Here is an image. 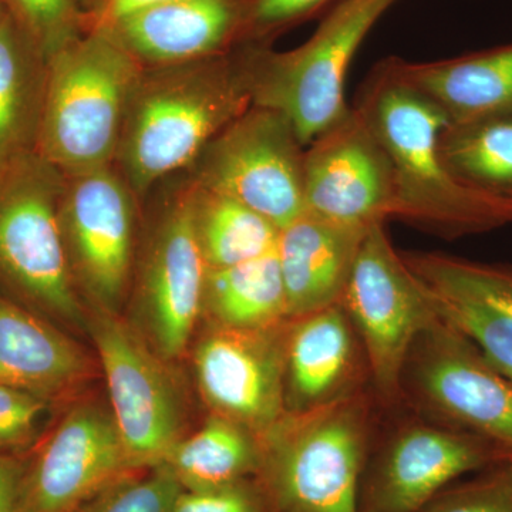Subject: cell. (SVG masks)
<instances>
[{"label": "cell", "mask_w": 512, "mask_h": 512, "mask_svg": "<svg viewBox=\"0 0 512 512\" xmlns=\"http://www.w3.org/2000/svg\"><path fill=\"white\" fill-rule=\"evenodd\" d=\"M424 286L437 316L467 336L484 359L512 383V319L478 299Z\"/></svg>", "instance_id": "83f0119b"}, {"label": "cell", "mask_w": 512, "mask_h": 512, "mask_svg": "<svg viewBox=\"0 0 512 512\" xmlns=\"http://www.w3.org/2000/svg\"><path fill=\"white\" fill-rule=\"evenodd\" d=\"M59 221L70 272L87 308L119 315L133 286L143 201L114 164L64 174Z\"/></svg>", "instance_id": "ba28073f"}, {"label": "cell", "mask_w": 512, "mask_h": 512, "mask_svg": "<svg viewBox=\"0 0 512 512\" xmlns=\"http://www.w3.org/2000/svg\"><path fill=\"white\" fill-rule=\"evenodd\" d=\"M92 376V359L76 340L0 293V384L57 404Z\"/></svg>", "instance_id": "ac0fdd59"}, {"label": "cell", "mask_w": 512, "mask_h": 512, "mask_svg": "<svg viewBox=\"0 0 512 512\" xmlns=\"http://www.w3.org/2000/svg\"><path fill=\"white\" fill-rule=\"evenodd\" d=\"M183 491L165 464L124 474L76 512H174Z\"/></svg>", "instance_id": "f1b7e54d"}, {"label": "cell", "mask_w": 512, "mask_h": 512, "mask_svg": "<svg viewBox=\"0 0 512 512\" xmlns=\"http://www.w3.org/2000/svg\"><path fill=\"white\" fill-rule=\"evenodd\" d=\"M340 305L362 338L377 390L396 396L410 350L437 313L426 286L387 237L386 224L367 229Z\"/></svg>", "instance_id": "30bf717a"}, {"label": "cell", "mask_w": 512, "mask_h": 512, "mask_svg": "<svg viewBox=\"0 0 512 512\" xmlns=\"http://www.w3.org/2000/svg\"><path fill=\"white\" fill-rule=\"evenodd\" d=\"M503 460V447L464 430L400 431L363 474L359 512H420L451 481Z\"/></svg>", "instance_id": "2e32d148"}, {"label": "cell", "mask_w": 512, "mask_h": 512, "mask_svg": "<svg viewBox=\"0 0 512 512\" xmlns=\"http://www.w3.org/2000/svg\"><path fill=\"white\" fill-rule=\"evenodd\" d=\"M161 2H167V0H107L99 15L93 19L90 29L110 28L111 25L131 15V13Z\"/></svg>", "instance_id": "d590c367"}, {"label": "cell", "mask_w": 512, "mask_h": 512, "mask_svg": "<svg viewBox=\"0 0 512 512\" xmlns=\"http://www.w3.org/2000/svg\"><path fill=\"white\" fill-rule=\"evenodd\" d=\"M23 471H25V454L23 456L0 454V512H19Z\"/></svg>", "instance_id": "e575fe53"}, {"label": "cell", "mask_w": 512, "mask_h": 512, "mask_svg": "<svg viewBox=\"0 0 512 512\" xmlns=\"http://www.w3.org/2000/svg\"><path fill=\"white\" fill-rule=\"evenodd\" d=\"M439 150L450 173L467 187L512 198V114L448 123Z\"/></svg>", "instance_id": "484cf974"}, {"label": "cell", "mask_w": 512, "mask_h": 512, "mask_svg": "<svg viewBox=\"0 0 512 512\" xmlns=\"http://www.w3.org/2000/svg\"><path fill=\"white\" fill-rule=\"evenodd\" d=\"M355 107L386 148L394 171L392 220L444 238L481 234L512 224V198L474 190L444 164L443 110L403 79L393 57L373 67Z\"/></svg>", "instance_id": "6da1fadb"}, {"label": "cell", "mask_w": 512, "mask_h": 512, "mask_svg": "<svg viewBox=\"0 0 512 512\" xmlns=\"http://www.w3.org/2000/svg\"><path fill=\"white\" fill-rule=\"evenodd\" d=\"M393 59L403 79L436 103L450 123L512 114V43L436 62Z\"/></svg>", "instance_id": "44dd1931"}, {"label": "cell", "mask_w": 512, "mask_h": 512, "mask_svg": "<svg viewBox=\"0 0 512 512\" xmlns=\"http://www.w3.org/2000/svg\"><path fill=\"white\" fill-rule=\"evenodd\" d=\"M204 313L215 325L237 329H271L292 320L276 249L242 264L208 269Z\"/></svg>", "instance_id": "603a6c76"}, {"label": "cell", "mask_w": 512, "mask_h": 512, "mask_svg": "<svg viewBox=\"0 0 512 512\" xmlns=\"http://www.w3.org/2000/svg\"><path fill=\"white\" fill-rule=\"evenodd\" d=\"M130 471L111 410L73 404L25 454L19 512H76Z\"/></svg>", "instance_id": "7c38bea8"}, {"label": "cell", "mask_w": 512, "mask_h": 512, "mask_svg": "<svg viewBox=\"0 0 512 512\" xmlns=\"http://www.w3.org/2000/svg\"><path fill=\"white\" fill-rule=\"evenodd\" d=\"M367 229L326 220L306 210L279 229L276 256L289 319L342 301Z\"/></svg>", "instance_id": "d6986e66"}, {"label": "cell", "mask_w": 512, "mask_h": 512, "mask_svg": "<svg viewBox=\"0 0 512 512\" xmlns=\"http://www.w3.org/2000/svg\"><path fill=\"white\" fill-rule=\"evenodd\" d=\"M406 375L421 399L457 429L512 448V383L460 330L437 316L410 350Z\"/></svg>", "instance_id": "4fadbf2b"}, {"label": "cell", "mask_w": 512, "mask_h": 512, "mask_svg": "<svg viewBox=\"0 0 512 512\" xmlns=\"http://www.w3.org/2000/svg\"><path fill=\"white\" fill-rule=\"evenodd\" d=\"M192 195L194 184L183 171L158 183L144 198L148 224L140 237L131 291L148 345L167 362L187 352L204 313L208 266L195 231Z\"/></svg>", "instance_id": "52a82bcc"}, {"label": "cell", "mask_w": 512, "mask_h": 512, "mask_svg": "<svg viewBox=\"0 0 512 512\" xmlns=\"http://www.w3.org/2000/svg\"><path fill=\"white\" fill-rule=\"evenodd\" d=\"M242 0H167L111 25V35L144 67L231 52L241 42Z\"/></svg>", "instance_id": "e0dca14e"}, {"label": "cell", "mask_w": 512, "mask_h": 512, "mask_svg": "<svg viewBox=\"0 0 512 512\" xmlns=\"http://www.w3.org/2000/svg\"><path fill=\"white\" fill-rule=\"evenodd\" d=\"M352 326L340 303L289 322L285 412H306L356 393Z\"/></svg>", "instance_id": "ffe728a7"}, {"label": "cell", "mask_w": 512, "mask_h": 512, "mask_svg": "<svg viewBox=\"0 0 512 512\" xmlns=\"http://www.w3.org/2000/svg\"><path fill=\"white\" fill-rule=\"evenodd\" d=\"M503 457L512 463V448H503Z\"/></svg>", "instance_id": "f35d334b"}, {"label": "cell", "mask_w": 512, "mask_h": 512, "mask_svg": "<svg viewBox=\"0 0 512 512\" xmlns=\"http://www.w3.org/2000/svg\"><path fill=\"white\" fill-rule=\"evenodd\" d=\"M399 0H339L303 45L288 52L239 45L254 106L279 111L303 146L349 109L345 84L350 63L373 26Z\"/></svg>", "instance_id": "8992f818"}, {"label": "cell", "mask_w": 512, "mask_h": 512, "mask_svg": "<svg viewBox=\"0 0 512 512\" xmlns=\"http://www.w3.org/2000/svg\"><path fill=\"white\" fill-rule=\"evenodd\" d=\"M143 69L104 29H90L50 57L36 153L66 175L114 164Z\"/></svg>", "instance_id": "3957f363"}, {"label": "cell", "mask_w": 512, "mask_h": 512, "mask_svg": "<svg viewBox=\"0 0 512 512\" xmlns=\"http://www.w3.org/2000/svg\"><path fill=\"white\" fill-rule=\"evenodd\" d=\"M289 322L271 329L211 323L195 346L198 387L212 413L235 421L258 439L285 414Z\"/></svg>", "instance_id": "9a60e30c"}, {"label": "cell", "mask_w": 512, "mask_h": 512, "mask_svg": "<svg viewBox=\"0 0 512 512\" xmlns=\"http://www.w3.org/2000/svg\"><path fill=\"white\" fill-rule=\"evenodd\" d=\"M339 0H242L239 45H265Z\"/></svg>", "instance_id": "d6a6232c"}, {"label": "cell", "mask_w": 512, "mask_h": 512, "mask_svg": "<svg viewBox=\"0 0 512 512\" xmlns=\"http://www.w3.org/2000/svg\"><path fill=\"white\" fill-rule=\"evenodd\" d=\"M163 464L183 490H215L258 476L261 443L245 427L212 413L200 430L175 444Z\"/></svg>", "instance_id": "cb8c5ba5"}, {"label": "cell", "mask_w": 512, "mask_h": 512, "mask_svg": "<svg viewBox=\"0 0 512 512\" xmlns=\"http://www.w3.org/2000/svg\"><path fill=\"white\" fill-rule=\"evenodd\" d=\"M64 174L37 153L0 168V293L60 328H87L74 284L59 204Z\"/></svg>", "instance_id": "277c9868"}, {"label": "cell", "mask_w": 512, "mask_h": 512, "mask_svg": "<svg viewBox=\"0 0 512 512\" xmlns=\"http://www.w3.org/2000/svg\"><path fill=\"white\" fill-rule=\"evenodd\" d=\"M174 512H274L256 478L205 491H181Z\"/></svg>", "instance_id": "836d02e7"}, {"label": "cell", "mask_w": 512, "mask_h": 512, "mask_svg": "<svg viewBox=\"0 0 512 512\" xmlns=\"http://www.w3.org/2000/svg\"><path fill=\"white\" fill-rule=\"evenodd\" d=\"M420 512H512V463L507 458L480 477L444 488Z\"/></svg>", "instance_id": "1f68e13d"}, {"label": "cell", "mask_w": 512, "mask_h": 512, "mask_svg": "<svg viewBox=\"0 0 512 512\" xmlns=\"http://www.w3.org/2000/svg\"><path fill=\"white\" fill-rule=\"evenodd\" d=\"M74 3H76V6L79 8L80 12L86 16L90 28L93 19L99 15L101 9H103L104 5H106L107 0H74Z\"/></svg>", "instance_id": "8d00e7d4"}, {"label": "cell", "mask_w": 512, "mask_h": 512, "mask_svg": "<svg viewBox=\"0 0 512 512\" xmlns=\"http://www.w3.org/2000/svg\"><path fill=\"white\" fill-rule=\"evenodd\" d=\"M8 6H6L5 0H0V20L5 18L8 15Z\"/></svg>", "instance_id": "74e56055"}, {"label": "cell", "mask_w": 512, "mask_h": 512, "mask_svg": "<svg viewBox=\"0 0 512 512\" xmlns=\"http://www.w3.org/2000/svg\"><path fill=\"white\" fill-rule=\"evenodd\" d=\"M305 150L288 117L252 104L187 173L200 187L235 198L282 229L305 211Z\"/></svg>", "instance_id": "9c48e42d"}, {"label": "cell", "mask_w": 512, "mask_h": 512, "mask_svg": "<svg viewBox=\"0 0 512 512\" xmlns=\"http://www.w3.org/2000/svg\"><path fill=\"white\" fill-rule=\"evenodd\" d=\"M252 104L241 46L195 62L144 67L114 165L144 201L158 183L187 171Z\"/></svg>", "instance_id": "7a4b0ae2"}, {"label": "cell", "mask_w": 512, "mask_h": 512, "mask_svg": "<svg viewBox=\"0 0 512 512\" xmlns=\"http://www.w3.org/2000/svg\"><path fill=\"white\" fill-rule=\"evenodd\" d=\"M259 443L256 481L274 512H359L365 397L355 393L306 412H285Z\"/></svg>", "instance_id": "5b68a950"}, {"label": "cell", "mask_w": 512, "mask_h": 512, "mask_svg": "<svg viewBox=\"0 0 512 512\" xmlns=\"http://www.w3.org/2000/svg\"><path fill=\"white\" fill-rule=\"evenodd\" d=\"M303 197L306 211L350 227L392 220V160L355 106L306 146Z\"/></svg>", "instance_id": "5bb4252c"}, {"label": "cell", "mask_w": 512, "mask_h": 512, "mask_svg": "<svg viewBox=\"0 0 512 512\" xmlns=\"http://www.w3.org/2000/svg\"><path fill=\"white\" fill-rule=\"evenodd\" d=\"M47 73L49 60L8 12L0 20V168L36 153Z\"/></svg>", "instance_id": "7402d4cb"}, {"label": "cell", "mask_w": 512, "mask_h": 512, "mask_svg": "<svg viewBox=\"0 0 512 512\" xmlns=\"http://www.w3.org/2000/svg\"><path fill=\"white\" fill-rule=\"evenodd\" d=\"M5 3L10 15L32 37L47 60L90 30L86 16L74 0H5Z\"/></svg>", "instance_id": "f546056e"}, {"label": "cell", "mask_w": 512, "mask_h": 512, "mask_svg": "<svg viewBox=\"0 0 512 512\" xmlns=\"http://www.w3.org/2000/svg\"><path fill=\"white\" fill-rule=\"evenodd\" d=\"M87 328L128 463L133 470L160 466L184 437L183 400L167 360L116 313L90 311Z\"/></svg>", "instance_id": "8fae6325"}, {"label": "cell", "mask_w": 512, "mask_h": 512, "mask_svg": "<svg viewBox=\"0 0 512 512\" xmlns=\"http://www.w3.org/2000/svg\"><path fill=\"white\" fill-rule=\"evenodd\" d=\"M55 406L37 394L0 384V454H28L49 427Z\"/></svg>", "instance_id": "4dcf8cb0"}, {"label": "cell", "mask_w": 512, "mask_h": 512, "mask_svg": "<svg viewBox=\"0 0 512 512\" xmlns=\"http://www.w3.org/2000/svg\"><path fill=\"white\" fill-rule=\"evenodd\" d=\"M402 256L424 285L478 299L512 319V266L484 264L433 252Z\"/></svg>", "instance_id": "4316f807"}, {"label": "cell", "mask_w": 512, "mask_h": 512, "mask_svg": "<svg viewBox=\"0 0 512 512\" xmlns=\"http://www.w3.org/2000/svg\"><path fill=\"white\" fill-rule=\"evenodd\" d=\"M192 184L195 231L208 269L228 268L275 251L276 225L229 195Z\"/></svg>", "instance_id": "d4e9b609"}]
</instances>
